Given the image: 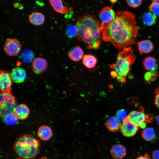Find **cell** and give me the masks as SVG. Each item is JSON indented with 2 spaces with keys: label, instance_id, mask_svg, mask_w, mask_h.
Listing matches in <instances>:
<instances>
[{
  "label": "cell",
  "instance_id": "1",
  "mask_svg": "<svg viewBox=\"0 0 159 159\" xmlns=\"http://www.w3.org/2000/svg\"><path fill=\"white\" fill-rule=\"evenodd\" d=\"M102 27V39L110 42L118 49L133 45L138 32L135 14L127 11L117 12L114 20Z\"/></svg>",
  "mask_w": 159,
  "mask_h": 159
},
{
  "label": "cell",
  "instance_id": "2",
  "mask_svg": "<svg viewBox=\"0 0 159 159\" xmlns=\"http://www.w3.org/2000/svg\"><path fill=\"white\" fill-rule=\"evenodd\" d=\"M77 39L86 44L88 49H97L100 45L103 28L95 16L87 14L77 18Z\"/></svg>",
  "mask_w": 159,
  "mask_h": 159
},
{
  "label": "cell",
  "instance_id": "3",
  "mask_svg": "<svg viewBox=\"0 0 159 159\" xmlns=\"http://www.w3.org/2000/svg\"><path fill=\"white\" fill-rule=\"evenodd\" d=\"M136 59L130 47L120 49L115 62L110 66L113 69L111 72V76L116 77L120 83H125L126 77L129 74Z\"/></svg>",
  "mask_w": 159,
  "mask_h": 159
},
{
  "label": "cell",
  "instance_id": "4",
  "mask_svg": "<svg viewBox=\"0 0 159 159\" xmlns=\"http://www.w3.org/2000/svg\"><path fill=\"white\" fill-rule=\"evenodd\" d=\"M13 150L21 159H33L39 153L40 141L33 135L25 134L18 138L13 145Z\"/></svg>",
  "mask_w": 159,
  "mask_h": 159
},
{
  "label": "cell",
  "instance_id": "5",
  "mask_svg": "<svg viewBox=\"0 0 159 159\" xmlns=\"http://www.w3.org/2000/svg\"><path fill=\"white\" fill-rule=\"evenodd\" d=\"M127 118L138 127L144 128L147 122H151L153 116L145 114L143 108L140 107L138 110L130 112Z\"/></svg>",
  "mask_w": 159,
  "mask_h": 159
},
{
  "label": "cell",
  "instance_id": "6",
  "mask_svg": "<svg viewBox=\"0 0 159 159\" xmlns=\"http://www.w3.org/2000/svg\"><path fill=\"white\" fill-rule=\"evenodd\" d=\"M16 106L15 98L11 93H1L0 115L2 118L9 113L14 112Z\"/></svg>",
  "mask_w": 159,
  "mask_h": 159
},
{
  "label": "cell",
  "instance_id": "7",
  "mask_svg": "<svg viewBox=\"0 0 159 159\" xmlns=\"http://www.w3.org/2000/svg\"><path fill=\"white\" fill-rule=\"evenodd\" d=\"M4 49L8 56H14L20 52L21 49V44L19 40L16 38L8 39L5 42Z\"/></svg>",
  "mask_w": 159,
  "mask_h": 159
},
{
  "label": "cell",
  "instance_id": "8",
  "mask_svg": "<svg viewBox=\"0 0 159 159\" xmlns=\"http://www.w3.org/2000/svg\"><path fill=\"white\" fill-rule=\"evenodd\" d=\"M12 79L11 73L1 69L0 72V88L1 93L11 94Z\"/></svg>",
  "mask_w": 159,
  "mask_h": 159
},
{
  "label": "cell",
  "instance_id": "9",
  "mask_svg": "<svg viewBox=\"0 0 159 159\" xmlns=\"http://www.w3.org/2000/svg\"><path fill=\"white\" fill-rule=\"evenodd\" d=\"M115 14L114 10L110 7H106L103 8L99 14L102 26H105L111 23L115 19Z\"/></svg>",
  "mask_w": 159,
  "mask_h": 159
},
{
  "label": "cell",
  "instance_id": "10",
  "mask_svg": "<svg viewBox=\"0 0 159 159\" xmlns=\"http://www.w3.org/2000/svg\"><path fill=\"white\" fill-rule=\"evenodd\" d=\"M120 129L124 136L131 137L136 134L138 127L127 118L122 121Z\"/></svg>",
  "mask_w": 159,
  "mask_h": 159
},
{
  "label": "cell",
  "instance_id": "11",
  "mask_svg": "<svg viewBox=\"0 0 159 159\" xmlns=\"http://www.w3.org/2000/svg\"><path fill=\"white\" fill-rule=\"evenodd\" d=\"M31 67L34 73L39 74L44 72L47 70L48 62L45 59L42 57H37L33 60Z\"/></svg>",
  "mask_w": 159,
  "mask_h": 159
},
{
  "label": "cell",
  "instance_id": "12",
  "mask_svg": "<svg viewBox=\"0 0 159 159\" xmlns=\"http://www.w3.org/2000/svg\"><path fill=\"white\" fill-rule=\"evenodd\" d=\"M11 75L13 81L17 83L23 82L26 77V74L25 70L19 67L13 69Z\"/></svg>",
  "mask_w": 159,
  "mask_h": 159
},
{
  "label": "cell",
  "instance_id": "13",
  "mask_svg": "<svg viewBox=\"0 0 159 159\" xmlns=\"http://www.w3.org/2000/svg\"><path fill=\"white\" fill-rule=\"evenodd\" d=\"M14 113L18 119L23 120L26 118L28 116L30 110L25 105L20 104L16 106Z\"/></svg>",
  "mask_w": 159,
  "mask_h": 159
},
{
  "label": "cell",
  "instance_id": "14",
  "mask_svg": "<svg viewBox=\"0 0 159 159\" xmlns=\"http://www.w3.org/2000/svg\"><path fill=\"white\" fill-rule=\"evenodd\" d=\"M126 150L122 145L117 144L113 146L110 150V153L115 159H122L126 155Z\"/></svg>",
  "mask_w": 159,
  "mask_h": 159
},
{
  "label": "cell",
  "instance_id": "15",
  "mask_svg": "<svg viewBox=\"0 0 159 159\" xmlns=\"http://www.w3.org/2000/svg\"><path fill=\"white\" fill-rule=\"evenodd\" d=\"M68 55L72 60L78 62L83 58L84 56V52L80 46H77L71 49L68 53Z\"/></svg>",
  "mask_w": 159,
  "mask_h": 159
},
{
  "label": "cell",
  "instance_id": "16",
  "mask_svg": "<svg viewBox=\"0 0 159 159\" xmlns=\"http://www.w3.org/2000/svg\"><path fill=\"white\" fill-rule=\"evenodd\" d=\"M37 135L39 138L43 141L50 139L53 135L52 130L49 126L43 125L40 126L37 131Z\"/></svg>",
  "mask_w": 159,
  "mask_h": 159
},
{
  "label": "cell",
  "instance_id": "17",
  "mask_svg": "<svg viewBox=\"0 0 159 159\" xmlns=\"http://www.w3.org/2000/svg\"><path fill=\"white\" fill-rule=\"evenodd\" d=\"M49 3L54 9L57 12L67 14L70 12V9L63 5L62 0H49Z\"/></svg>",
  "mask_w": 159,
  "mask_h": 159
},
{
  "label": "cell",
  "instance_id": "18",
  "mask_svg": "<svg viewBox=\"0 0 159 159\" xmlns=\"http://www.w3.org/2000/svg\"><path fill=\"white\" fill-rule=\"evenodd\" d=\"M138 49L141 54L149 53L154 48L153 43L150 40H145L138 42Z\"/></svg>",
  "mask_w": 159,
  "mask_h": 159
},
{
  "label": "cell",
  "instance_id": "19",
  "mask_svg": "<svg viewBox=\"0 0 159 159\" xmlns=\"http://www.w3.org/2000/svg\"><path fill=\"white\" fill-rule=\"evenodd\" d=\"M121 124L120 122L117 117L112 116L107 120L106 126L107 129L112 132L118 131L120 129Z\"/></svg>",
  "mask_w": 159,
  "mask_h": 159
},
{
  "label": "cell",
  "instance_id": "20",
  "mask_svg": "<svg viewBox=\"0 0 159 159\" xmlns=\"http://www.w3.org/2000/svg\"><path fill=\"white\" fill-rule=\"evenodd\" d=\"M143 65L145 69L149 71H155L158 68L155 59L151 56L145 58L143 61Z\"/></svg>",
  "mask_w": 159,
  "mask_h": 159
},
{
  "label": "cell",
  "instance_id": "21",
  "mask_svg": "<svg viewBox=\"0 0 159 159\" xmlns=\"http://www.w3.org/2000/svg\"><path fill=\"white\" fill-rule=\"evenodd\" d=\"M29 20L32 24L36 26L42 24L45 21V17L42 13L39 12H34L29 16Z\"/></svg>",
  "mask_w": 159,
  "mask_h": 159
},
{
  "label": "cell",
  "instance_id": "22",
  "mask_svg": "<svg viewBox=\"0 0 159 159\" xmlns=\"http://www.w3.org/2000/svg\"><path fill=\"white\" fill-rule=\"evenodd\" d=\"M97 62V59L94 56L88 54L84 55L82 58V63L86 67L89 68H93Z\"/></svg>",
  "mask_w": 159,
  "mask_h": 159
},
{
  "label": "cell",
  "instance_id": "23",
  "mask_svg": "<svg viewBox=\"0 0 159 159\" xmlns=\"http://www.w3.org/2000/svg\"><path fill=\"white\" fill-rule=\"evenodd\" d=\"M142 21L144 24L147 26H151L154 24L156 21V15L150 12L145 13L143 15Z\"/></svg>",
  "mask_w": 159,
  "mask_h": 159
},
{
  "label": "cell",
  "instance_id": "24",
  "mask_svg": "<svg viewBox=\"0 0 159 159\" xmlns=\"http://www.w3.org/2000/svg\"><path fill=\"white\" fill-rule=\"evenodd\" d=\"M141 135L145 140L150 141L153 140L155 138L156 133L153 128L148 127L142 131Z\"/></svg>",
  "mask_w": 159,
  "mask_h": 159
},
{
  "label": "cell",
  "instance_id": "25",
  "mask_svg": "<svg viewBox=\"0 0 159 159\" xmlns=\"http://www.w3.org/2000/svg\"><path fill=\"white\" fill-rule=\"evenodd\" d=\"M21 59L22 61L26 63H29L32 62L34 55L33 52L30 49H26L23 51L21 54Z\"/></svg>",
  "mask_w": 159,
  "mask_h": 159
},
{
  "label": "cell",
  "instance_id": "26",
  "mask_svg": "<svg viewBox=\"0 0 159 159\" xmlns=\"http://www.w3.org/2000/svg\"><path fill=\"white\" fill-rule=\"evenodd\" d=\"M5 123L9 126H12L18 122V118L14 112L9 113L5 115L3 118Z\"/></svg>",
  "mask_w": 159,
  "mask_h": 159
},
{
  "label": "cell",
  "instance_id": "27",
  "mask_svg": "<svg viewBox=\"0 0 159 159\" xmlns=\"http://www.w3.org/2000/svg\"><path fill=\"white\" fill-rule=\"evenodd\" d=\"M66 33L69 38H72L77 37L78 33V27L76 25H70L67 28Z\"/></svg>",
  "mask_w": 159,
  "mask_h": 159
},
{
  "label": "cell",
  "instance_id": "28",
  "mask_svg": "<svg viewBox=\"0 0 159 159\" xmlns=\"http://www.w3.org/2000/svg\"><path fill=\"white\" fill-rule=\"evenodd\" d=\"M149 9L154 15L159 16V4L152 3L149 6Z\"/></svg>",
  "mask_w": 159,
  "mask_h": 159
},
{
  "label": "cell",
  "instance_id": "29",
  "mask_svg": "<svg viewBox=\"0 0 159 159\" xmlns=\"http://www.w3.org/2000/svg\"><path fill=\"white\" fill-rule=\"evenodd\" d=\"M116 117L120 121H123L126 119L127 115L126 111L123 109L119 110L116 113Z\"/></svg>",
  "mask_w": 159,
  "mask_h": 159
},
{
  "label": "cell",
  "instance_id": "30",
  "mask_svg": "<svg viewBox=\"0 0 159 159\" xmlns=\"http://www.w3.org/2000/svg\"><path fill=\"white\" fill-rule=\"evenodd\" d=\"M127 4L132 8H136L142 4V0H126Z\"/></svg>",
  "mask_w": 159,
  "mask_h": 159
},
{
  "label": "cell",
  "instance_id": "31",
  "mask_svg": "<svg viewBox=\"0 0 159 159\" xmlns=\"http://www.w3.org/2000/svg\"><path fill=\"white\" fill-rule=\"evenodd\" d=\"M155 71H150L146 73L145 78L147 82L153 80L157 77V74L154 72Z\"/></svg>",
  "mask_w": 159,
  "mask_h": 159
},
{
  "label": "cell",
  "instance_id": "32",
  "mask_svg": "<svg viewBox=\"0 0 159 159\" xmlns=\"http://www.w3.org/2000/svg\"><path fill=\"white\" fill-rule=\"evenodd\" d=\"M154 102L155 105L159 109V87L155 91Z\"/></svg>",
  "mask_w": 159,
  "mask_h": 159
},
{
  "label": "cell",
  "instance_id": "33",
  "mask_svg": "<svg viewBox=\"0 0 159 159\" xmlns=\"http://www.w3.org/2000/svg\"><path fill=\"white\" fill-rule=\"evenodd\" d=\"M152 155L153 159H159V150L154 151Z\"/></svg>",
  "mask_w": 159,
  "mask_h": 159
},
{
  "label": "cell",
  "instance_id": "34",
  "mask_svg": "<svg viewBox=\"0 0 159 159\" xmlns=\"http://www.w3.org/2000/svg\"><path fill=\"white\" fill-rule=\"evenodd\" d=\"M136 159H150V158L148 155L146 154L144 155L139 156Z\"/></svg>",
  "mask_w": 159,
  "mask_h": 159
},
{
  "label": "cell",
  "instance_id": "35",
  "mask_svg": "<svg viewBox=\"0 0 159 159\" xmlns=\"http://www.w3.org/2000/svg\"><path fill=\"white\" fill-rule=\"evenodd\" d=\"M156 120L157 124L159 125V115L157 117Z\"/></svg>",
  "mask_w": 159,
  "mask_h": 159
},
{
  "label": "cell",
  "instance_id": "36",
  "mask_svg": "<svg viewBox=\"0 0 159 159\" xmlns=\"http://www.w3.org/2000/svg\"><path fill=\"white\" fill-rule=\"evenodd\" d=\"M110 2L112 4L115 3L117 1V0H109Z\"/></svg>",
  "mask_w": 159,
  "mask_h": 159
},
{
  "label": "cell",
  "instance_id": "37",
  "mask_svg": "<svg viewBox=\"0 0 159 159\" xmlns=\"http://www.w3.org/2000/svg\"><path fill=\"white\" fill-rule=\"evenodd\" d=\"M152 3L159 4V0H152Z\"/></svg>",
  "mask_w": 159,
  "mask_h": 159
},
{
  "label": "cell",
  "instance_id": "38",
  "mask_svg": "<svg viewBox=\"0 0 159 159\" xmlns=\"http://www.w3.org/2000/svg\"><path fill=\"white\" fill-rule=\"evenodd\" d=\"M40 159H49L45 157H44L41 158Z\"/></svg>",
  "mask_w": 159,
  "mask_h": 159
}]
</instances>
